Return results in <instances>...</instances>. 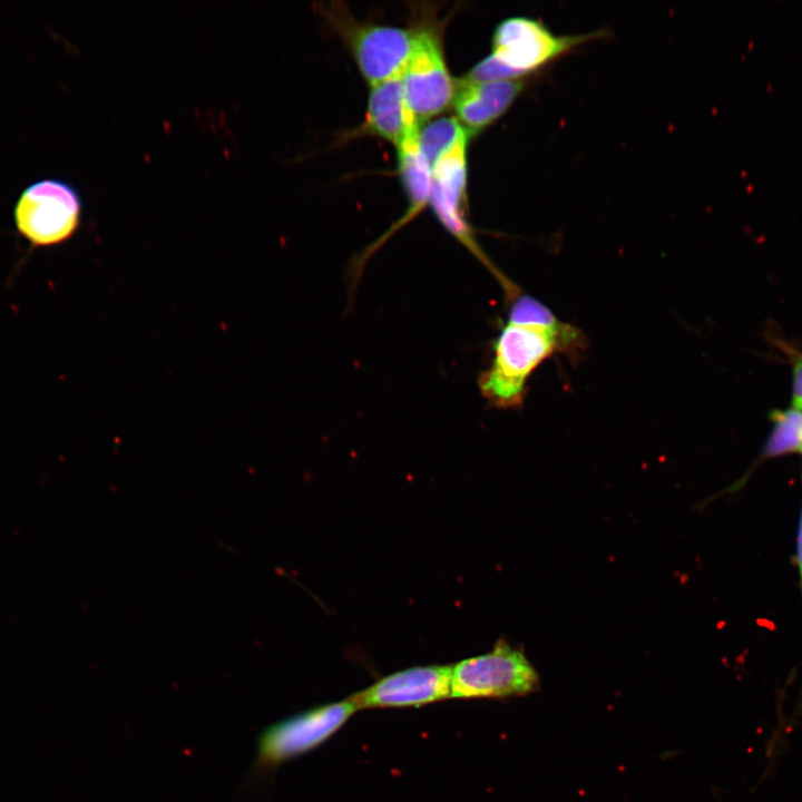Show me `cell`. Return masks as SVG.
<instances>
[{"instance_id": "cell-1", "label": "cell", "mask_w": 802, "mask_h": 802, "mask_svg": "<svg viewBox=\"0 0 802 802\" xmlns=\"http://www.w3.org/2000/svg\"><path fill=\"white\" fill-rule=\"evenodd\" d=\"M587 338L573 324L557 317L549 322L508 321L492 348L490 365L478 380L482 397L491 407H521L531 374L549 358L561 353L578 360Z\"/></svg>"}, {"instance_id": "cell-2", "label": "cell", "mask_w": 802, "mask_h": 802, "mask_svg": "<svg viewBox=\"0 0 802 802\" xmlns=\"http://www.w3.org/2000/svg\"><path fill=\"white\" fill-rule=\"evenodd\" d=\"M359 711L345 698L291 715L266 726L256 741L252 774L255 777L316 749Z\"/></svg>"}, {"instance_id": "cell-3", "label": "cell", "mask_w": 802, "mask_h": 802, "mask_svg": "<svg viewBox=\"0 0 802 802\" xmlns=\"http://www.w3.org/2000/svg\"><path fill=\"white\" fill-rule=\"evenodd\" d=\"M605 37V29L578 35H556L539 19L511 17L496 27L491 55L506 66L516 79H526L579 46Z\"/></svg>"}, {"instance_id": "cell-4", "label": "cell", "mask_w": 802, "mask_h": 802, "mask_svg": "<svg viewBox=\"0 0 802 802\" xmlns=\"http://www.w3.org/2000/svg\"><path fill=\"white\" fill-rule=\"evenodd\" d=\"M539 675L525 653L500 639L485 654L452 665V698H505L534 693Z\"/></svg>"}, {"instance_id": "cell-5", "label": "cell", "mask_w": 802, "mask_h": 802, "mask_svg": "<svg viewBox=\"0 0 802 802\" xmlns=\"http://www.w3.org/2000/svg\"><path fill=\"white\" fill-rule=\"evenodd\" d=\"M81 199L69 184L47 178L32 183L20 194L13 219L18 232L36 247L69 239L80 223Z\"/></svg>"}, {"instance_id": "cell-6", "label": "cell", "mask_w": 802, "mask_h": 802, "mask_svg": "<svg viewBox=\"0 0 802 802\" xmlns=\"http://www.w3.org/2000/svg\"><path fill=\"white\" fill-rule=\"evenodd\" d=\"M327 16L370 86L403 71L412 46V31L356 21L339 6L331 7Z\"/></svg>"}, {"instance_id": "cell-7", "label": "cell", "mask_w": 802, "mask_h": 802, "mask_svg": "<svg viewBox=\"0 0 802 802\" xmlns=\"http://www.w3.org/2000/svg\"><path fill=\"white\" fill-rule=\"evenodd\" d=\"M405 102L420 123L443 111L453 99V82L437 32L412 31V46L402 74Z\"/></svg>"}, {"instance_id": "cell-8", "label": "cell", "mask_w": 802, "mask_h": 802, "mask_svg": "<svg viewBox=\"0 0 802 802\" xmlns=\"http://www.w3.org/2000/svg\"><path fill=\"white\" fill-rule=\"evenodd\" d=\"M468 134L461 136L444 151L431 168V206L440 223L495 276L500 270L492 264L473 237L466 219Z\"/></svg>"}, {"instance_id": "cell-9", "label": "cell", "mask_w": 802, "mask_h": 802, "mask_svg": "<svg viewBox=\"0 0 802 802\" xmlns=\"http://www.w3.org/2000/svg\"><path fill=\"white\" fill-rule=\"evenodd\" d=\"M452 665H426L379 678L349 700L358 710L415 707L450 697Z\"/></svg>"}, {"instance_id": "cell-10", "label": "cell", "mask_w": 802, "mask_h": 802, "mask_svg": "<svg viewBox=\"0 0 802 802\" xmlns=\"http://www.w3.org/2000/svg\"><path fill=\"white\" fill-rule=\"evenodd\" d=\"M526 79L469 84L456 82L454 111L469 135H476L500 118L525 90Z\"/></svg>"}, {"instance_id": "cell-11", "label": "cell", "mask_w": 802, "mask_h": 802, "mask_svg": "<svg viewBox=\"0 0 802 802\" xmlns=\"http://www.w3.org/2000/svg\"><path fill=\"white\" fill-rule=\"evenodd\" d=\"M402 72L371 86L365 124L366 133L379 136L395 146L419 121L407 106Z\"/></svg>"}, {"instance_id": "cell-12", "label": "cell", "mask_w": 802, "mask_h": 802, "mask_svg": "<svg viewBox=\"0 0 802 802\" xmlns=\"http://www.w3.org/2000/svg\"><path fill=\"white\" fill-rule=\"evenodd\" d=\"M419 125L413 126L405 134L403 139L398 144V168L401 183L404 187L409 199V209L389 232L384 234L375 244L362 254V258L366 261L374 251L383 244L392 232H395L402 225L411 221L418 215L430 202L431 194V168L422 156L418 145Z\"/></svg>"}, {"instance_id": "cell-13", "label": "cell", "mask_w": 802, "mask_h": 802, "mask_svg": "<svg viewBox=\"0 0 802 802\" xmlns=\"http://www.w3.org/2000/svg\"><path fill=\"white\" fill-rule=\"evenodd\" d=\"M773 429L766 441L763 456L777 457L800 451L802 447V410L791 408L775 410L771 414Z\"/></svg>"}, {"instance_id": "cell-14", "label": "cell", "mask_w": 802, "mask_h": 802, "mask_svg": "<svg viewBox=\"0 0 802 802\" xmlns=\"http://www.w3.org/2000/svg\"><path fill=\"white\" fill-rule=\"evenodd\" d=\"M464 134L467 130L454 117L438 118L419 130L418 145L429 167Z\"/></svg>"}, {"instance_id": "cell-15", "label": "cell", "mask_w": 802, "mask_h": 802, "mask_svg": "<svg viewBox=\"0 0 802 802\" xmlns=\"http://www.w3.org/2000/svg\"><path fill=\"white\" fill-rule=\"evenodd\" d=\"M793 364V405L802 410V354L791 353Z\"/></svg>"}, {"instance_id": "cell-16", "label": "cell", "mask_w": 802, "mask_h": 802, "mask_svg": "<svg viewBox=\"0 0 802 802\" xmlns=\"http://www.w3.org/2000/svg\"><path fill=\"white\" fill-rule=\"evenodd\" d=\"M796 561L800 573V579H801V588H802V510L800 516V524H799V530H798V539H796Z\"/></svg>"}, {"instance_id": "cell-17", "label": "cell", "mask_w": 802, "mask_h": 802, "mask_svg": "<svg viewBox=\"0 0 802 802\" xmlns=\"http://www.w3.org/2000/svg\"><path fill=\"white\" fill-rule=\"evenodd\" d=\"M800 451L802 452V447H801V450H800Z\"/></svg>"}]
</instances>
